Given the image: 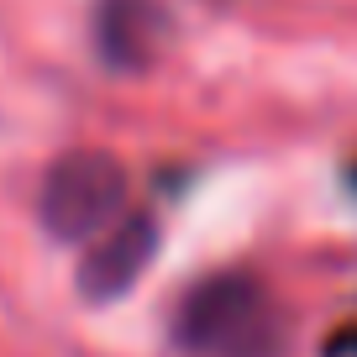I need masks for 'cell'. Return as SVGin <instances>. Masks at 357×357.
I'll return each mask as SVG.
<instances>
[{"label": "cell", "mask_w": 357, "mask_h": 357, "mask_svg": "<svg viewBox=\"0 0 357 357\" xmlns=\"http://www.w3.org/2000/svg\"><path fill=\"white\" fill-rule=\"evenodd\" d=\"M174 342L190 357H279L284 310L252 273H215L178 300Z\"/></svg>", "instance_id": "1"}, {"label": "cell", "mask_w": 357, "mask_h": 357, "mask_svg": "<svg viewBox=\"0 0 357 357\" xmlns=\"http://www.w3.org/2000/svg\"><path fill=\"white\" fill-rule=\"evenodd\" d=\"M126 163L105 147H74V153L53 158L37 190V221L53 242L89 247L100 231H111L126 215Z\"/></svg>", "instance_id": "2"}, {"label": "cell", "mask_w": 357, "mask_h": 357, "mask_svg": "<svg viewBox=\"0 0 357 357\" xmlns=\"http://www.w3.org/2000/svg\"><path fill=\"white\" fill-rule=\"evenodd\" d=\"M158 257V221L153 215H121L111 231H100L84 247V263H79L74 284L84 305H116L121 294L137 289L147 268Z\"/></svg>", "instance_id": "3"}, {"label": "cell", "mask_w": 357, "mask_h": 357, "mask_svg": "<svg viewBox=\"0 0 357 357\" xmlns=\"http://www.w3.org/2000/svg\"><path fill=\"white\" fill-rule=\"evenodd\" d=\"M168 43V11L158 0H95V53L121 74L147 68Z\"/></svg>", "instance_id": "4"}]
</instances>
